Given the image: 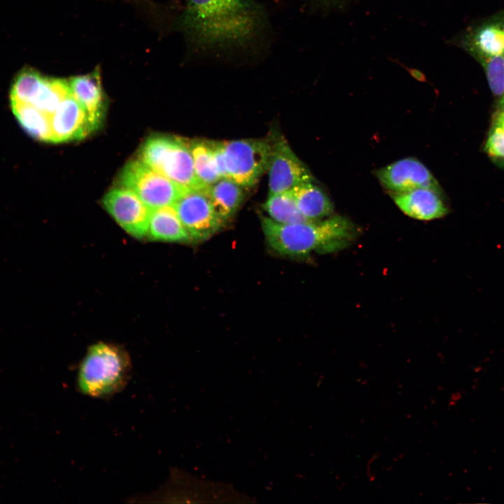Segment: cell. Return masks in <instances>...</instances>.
<instances>
[{
	"label": "cell",
	"mask_w": 504,
	"mask_h": 504,
	"mask_svg": "<svg viewBox=\"0 0 504 504\" xmlns=\"http://www.w3.org/2000/svg\"><path fill=\"white\" fill-rule=\"evenodd\" d=\"M181 27L190 48L209 59L253 62L270 44L268 15L257 0H186Z\"/></svg>",
	"instance_id": "6da1fadb"
},
{
	"label": "cell",
	"mask_w": 504,
	"mask_h": 504,
	"mask_svg": "<svg viewBox=\"0 0 504 504\" xmlns=\"http://www.w3.org/2000/svg\"><path fill=\"white\" fill-rule=\"evenodd\" d=\"M261 226L270 246L279 254L290 256L336 252L348 246L358 235L355 225L342 216L293 224H280L262 216Z\"/></svg>",
	"instance_id": "7a4b0ae2"
},
{
	"label": "cell",
	"mask_w": 504,
	"mask_h": 504,
	"mask_svg": "<svg viewBox=\"0 0 504 504\" xmlns=\"http://www.w3.org/2000/svg\"><path fill=\"white\" fill-rule=\"evenodd\" d=\"M131 370L130 358L124 349L98 342L90 346L78 366L76 388L91 398H110L125 388Z\"/></svg>",
	"instance_id": "3957f363"
},
{
	"label": "cell",
	"mask_w": 504,
	"mask_h": 504,
	"mask_svg": "<svg viewBox=\"0 0 504 504\" xmlns=\"http://www.w3.org/2000/svg\"><path fill=\"white\" fill-rule=\"evenodd\" d=\"M137 158L181 186L205 189L195 174L189 143L179 137L151 135L141 145Z\"/></svg>",
	"instance_id": "277c9868"
},
{
	"label": "cell",
	"mask_w": 504,
	"mask_h": 504,
	"mask_svg": "<svg viewBox=\"0 0 504 504\" xmlns=\"http://www.w3.org/2000/svg\"><path fill=\"white\" fill-rule=\"evenodd\" d=\"M118 186L134 192L150 209L174 205L188 190L141 161L130 160L118 176Z\"/></svg>",
	"instance_id": "5b68a950"
},
{
	"label": "cell",
	"mask_w": 504,
	"mask_h": 504,
	"mask_svg": "<svg viewBox=\"0 0 504 504\" xmlns=\"http://www.w3.org/2000/svg\"><path fill=\"white\" fill-rule=\"evenodd\" d=\"M229 178L244 188L254 186L267 169L272 144L262 139L220 141Z\"/></svg>",
	"instance_id": "8992f818"
},
{
	"label": "cell",
	"mask_w": 504,
	"mask_h": 504,
	"mask_svg": "<svg viewBox=\"0 0 504 504\" xmlns=\"http://www.w3.org/2000/svg\"><path fill=\"white\" fill-rule=\"evenodd\" d=\"M177 214L192 241H204L223 225L205 189H190L174 203Z\"/></svg>",
	"instance_id": "52a82bcc"
},
{
	"label": "cell",
	"mask_w": 504,
	"mask_h": 504,
	"mask_svg": "<svg viewBox=\"0 0 504 504\" xmlns=\"http://www.w3.org/2000/svg\"><path fill=\"white\" fill-rule=\"evenodd\" d=\"M102 204L128 234L137 239L147 236L152 209L134 192L117 186L106 193Z\"/></svg>",
	"instance_id": "ba28073f"
},
{
	"label": "cell",
	"mask_w": 504,
	"mask_h": 504,
	"mask_svg": "<svg viewBox=\"0 0 504 504\" xmlns=\"http://www.w3.org/2000/svg\"><path fill=\"white\" fill-rule=\"evenodd\" d=\"M267 169L269 194L289 191L300 183L314 181L309 169L281 136L272 144Z\"/></svg>",
	"instance_id": "9c48e42d"
},
{
	"label": "cell",
	"mask_w": 504,
	"mask_h": 504,
	"mask_svg": "<svg viewBox=\"0 0 504 504\" xmlns=\"http://www.w3.org/2000/svg\"><path fill=\"white\" fill-rule=\"evenodd\" d=\"M383 187L391 193L430 188L440 193V187L428 168L414 158H406L376 172Z\"/></svg>",
	"instance_id": "30bf717a"
},
{
	"label": "cell",
	"mask_w": 504,
	"mask_h": 504,
	"mask_svg": "<svg viewBox=\"0 0 504 504\" xmlns=\"http://www.w3.org/2000/svg\"><path fill=\"white\" fill-rule=\"evenodd\" d=\"M72 95L87 113L92 132L102 126L106 112V99L99 69L69 80Z\"/></svg>",
	"instance_id": "8fae6325"
},
{
	"label": "cell",
	"mask_w": 504,
	"mask_h": 504,
	"mask_svg": "<svg viewBox=\"0 0 504 504\" xmlns=\"http://www.w3.org/2000/svg\"><path fill=\"white\" fill-rule=\"evenodd\" d=\"M52 143L80 140L92 133L86 112L70 94L50 116Z\"/></svg>",
	"instance_id": "7c38bea8"
},
{
	"label": "cell",
	"mask_w": 504,
	"mask_h": 504,
	"mask_svg": "<svg viewBox=\"0 0 504 504\" xmlns=\"http://www.w3.org/2000/svg\"><path fill=\"white\" fill-rule=\"evenodd\" d=\"M475 59L504 55V18H494L470 30L461 40Z\"/></svg>",
	"instance_id": "4fadbf2b"
},
{
	"label": "cell",
	"mask_w": 504,
	"mask_h": 504,
	"mask_svg": "<svg viewBox=\"0 0 504 504\" xmlns=\"http://www.w3.org/2000/svg\"><path fill=\"white\" fill-rule=\"evenodd\" d=\"M391 196L397 206L412 218L430 220L444 217L448 213L440 192L430 188L391 193Z\"/></svg>",
	"instance_id": "5bb4252c"
},
{
	"label": "cell",
	"mask_w": 504,
	"mask_h": 504,
	"mask_svg": "<svg viewBox=\"0 0 504 504\" xmlns=\"http://www.w3.org/2000/svg\"><path fill=\"white\" fill-rule=\"evenodd\" d=\"M147 237L152 240L169 242L192 241L174 205L152 209Z\"/></svg>",
	"instance_id": "9a60e30c"
},
{
	"label": "cell",
	"mask_w": 504,
	"mask_h": 504,
	"mask_svg": "<svg viewBox=\"0 0 504 504\" xmlns=\"http://www.w3.org/2000/svg\"><path fill=\"white\" fill-rule=\"evenodd\" d=\"M313 181L300 183L290 190L297 206L308 220L323 219L333 211L328 195Z\"/></svg>",
	"instance_id": "2e32d148"
},
{
	"label": "cell",
	"mask_w": 504,
	"mask_h": 504,
	"mask_svg": "<svg viewBox=\"0 0 504 504\" xmlns=\"http://www.w3.org/2000/svg\"><path fill=\"white\" fill-rule=\"evenodd\" d=\"M244 188L229 178H221L206 188L215 211L224 223L232 217L242 203Z\"/></svg>",
	"instance_id": "e0dca14e"
},
{
	"label": "cell",
	"mask_w": 504,
	"mask_h": 504,
	"mask_svg": "<svg viewBox=\"0 0 504 504\" xmlns=\"http://www.w3.org/2000/svg\"><path fill=\"white\" fill-rule=\"evenodd\" d=\"M10 105L18 122L29 135L36 140L52 143L50 115L29 104Z\"/></svg>",
	"instance_id": "ac0fdd59"
},
{
	"label": "cell",
	"mask_w": 504,
	"mask_h": 504,
	"mask_svg": "<svg viewBox=\"0 0 504 504\" xmlns=\"http://www.w3.org/2000/svg\"><path fill=\"white\" fill-rule=\"evenodd\" d=\"M70 94L69 80L44 76L29 104L51 116L59 104Z\"/></svg>",
	"instance_id": "d6986e66"
},
{
	"label": "cell",
	"mask_w": 504,
	"mask_h": 504,
	"mask_svg": "<svg viewBox=\"0 0 504 504\" xmlns=\"http://www.w3.org/2000/svg\"><path fill=\"white\" fill-rule=\"evenodd\" d=\"M263 209L268 218L280 224L309 221L300 211L290 190L269 194Z\"/></svg>",
	"instance_id": "ffe728a7"
},
{
	"label": "cell",
	"mask_w": 504,
	"mask_h": 504,
	"mask_svg": "<svg viewBox=\"0 0 504 504\" xmlns=\"http://www.w3.org/2000/svg\"><path fill=\"white\" fill-rule=\"evenodd\" d=\"M194 170L201 184L206 188L216 182L218 176L209 141L195 140L189 142Z\"/></svg>",
	"instance_id": "44dd1931"
},
{
	"label": "cell",
	"mask_w": 504,
	"mask_h": 504,
	"mask_svg": "<svg viewBox=\"0 0 504 504\" xmlns=\"http://www.w3.org/2000/svg\"><path fill=\"white\" fill-rule=\"evenodd\" d=\"M44 76L31 69H24L15 78L10 90V103L30 104Z\"/></svg>",
	"instance_id": "7402d4cb"
},
{
	"label": "cell",
	"mask_w": 504,
	"mask_h": 504,
	"mask_svg": "<svg viewBox=\"0 0 504 504\" xmlns=\"http://www.w3.org/2000/svg\"><path fill=\"white\" fill-rule=\"evenodd\" d=\"M482 66L493 94L502 97L504 94V55L475 59Z\"/></svg>",
	"instance_id": "603a6c76"
},
{
	"label": "cell",
	"mask_w": 504,
	"mask_h": 504,
	"mask_svg": "<svg viewBox=\"0 0 504 504\" xmlns=\"http://www.w3.org/2000/svg\"><path fill=\"white\" fill-rule=\"evenodd\" d=\"M485 150L489 155L504 160V129L493 125L489 134Z\"/></svg>",
	"instance_id": "cb8c5ba5"
},
{
	"label": "cell",
	"mask_w": 504,
	"mask_h": 504,
	"mask_svg": "<svg viewBox=\"0 0 504 504\" xmlns=\"http://www.w3.org/2000/svg\"><path fill=\"white\" fill-rule=\"evenodd\" d=\"M344 0H309L312 6L321 9H328L335 7Z\"/></svg>",
	"instance_id": "d4e9b609"
},
{
	"label": "cell",
	"mask_w": 504,
	"mask_h": 504,
	"mask_svg": "<svg viewBox=\"0 0 504 504\" xmlns=\"http://www.w3.org/2000/svg\"><path fill=\"white\" fill-rule=\"evenodd\" d=\"M494 125H496L504 129V111H500V113H498V116L496 118Z\"/></svg>",
	"instance_id": "484cf974"
},
{
	"label": "cell",
	"mask_w": 504,
	"mask_h": 504,
	"mask_svg": "<svg viewBox=\"0 0 504 504\" xmlns=\"http://www.w3.org/2000/svg\"><path fill=\"white\" fill-rule=\"evenodd\" d=\"M499 106H500V111H504V94L500 98Z\"/></svg>",
	"instance_id": "4316f807"
}]
</instances>
